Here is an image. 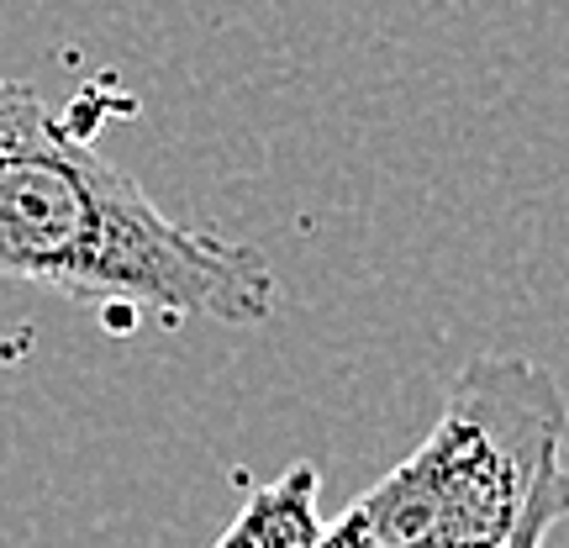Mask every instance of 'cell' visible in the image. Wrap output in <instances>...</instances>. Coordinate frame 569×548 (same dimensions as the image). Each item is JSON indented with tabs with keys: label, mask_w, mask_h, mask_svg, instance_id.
<instances>
[{
	"label": "cell",
	"mask_w": 569,
	"mask_h": 548,
	"mask_svg": "<svg viewBox=\"0 0 569 548\" xmlns=\"http://www.w3.org/2000/svg\"><path fill=\"white\" fill-rule=\"evenodd\" d=\"M0 275L117 317L153 311L163 322L259 327L280 296L259 248L174 222L63 122L0 153Z\"/></svg>",
	"instance_id": "obj_1"
},
{
	"label": "cell",
	"mask_w": 569,
	"mask_h": 548,
	"mask_svg": "<svg viewBox=\"0 0 569 548\" xmlns=\"http://www.w3.org/2000/svg\"><path fill=\"white\" fill-rule=\"evenodd\" d=\"M565 417L549 369L469 359L432 438L317 548H507L532 490L559 469Z\"/></svg>",
	"instance_id": "obj_2"
},
{
	"label": "cell",
	"mask_w": 569,
	"mask_h": 548,
	"mask_svg": "<svg viewBox=\"0 0 569 548\" xmlns=\"http://www.w3.org/2000/svg\"><path fill=\"white\" fill-rule=\"evenodd\" d=\"M317 490H322V475L317 465H290L264 486L243 511L238 522L217 538V548H317L322 544V511H317Z\"/></svg>",
	"instance_id": "obj_3"
},
{
	"label": "cell",
	"mask_w": 569,
	"mask_h": 548,
	"mask_svg": "<svg viewBox=\"0 0 569 548\" xmlns=\"http://www.w3.org/2000/svg\"><path fill=\"white\" fill-rule=\"evenodd\" d=\"M53 127H59V117H53V106L42 101L38 90L0 80V153L42 138V132H53Z\"/></svg>",
	"instance_id": "obj_4"
}]
</instances>
